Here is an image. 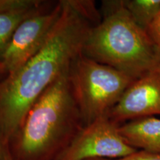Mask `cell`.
<instances>
[{"label":"cell","mask_w":160,"mask_h":160,"mask_svg":"<svg viewBox=\"0 0 160 160\" xmlns=\"http://www.w3.org/2000/svg\"><path fill=\"white\" fill-rule=\"evenodd\" d=\"M160 115V70L156 68L135 79L108 114L119 125Z\"/></svg>","instance_id":"7"},{"label":"cell","mask_w":160,"mask_h":160,"mask_svg":"<svg viewBox=\"0 0 160 160\" xmlns=\"http://www.w3.org/2000/svg\"><path fill=\"white\" fill-rule=\"evenodd\" d=\"M125 141L137 150L160 154V119L145 117L119 125Z\"/></svg>","instance_id":"8"},{"label":"cell","mask_w":160,"mask_h":160,"mask_svg":"<svg viewBox=\"0 0 160 160\" xmlns=\"http://www.w3.org/2000/svg\"><path fill=\"white\" fill-rule=\"evenodd\" d=\"M82 53L134 79L157 68V45L135 22L123 0L102 2L101 21L90 30Z\"/></svg>","instance_id":"3"},{"label":"cell","mask_w":160,"mask_h":160,"mask_svg":"<svg viewBox=\"0 0 160 160\" xmlns=\"http://www.w3.org/2000/svg\"><path fill=\"white\" fill-rule=\"evenodd\" d=\"M157 68L160 70V47L157 46Z\"/></svg>","instance_id":"15"},{"label":"cell","mask_w":160,"mask_h":160,"mask_svg":"<svg viewBox=\"0 0 160 160\" xmlns=\"http://www.w3.org/2000/svg\"><path fill=\"white\" fill-rule=\"evenodd\" d=\"M5 77H6V75L3 73L2 71V70L0 69V82H1L4 79H5Z\"/></svg>","instance_id":"16"},{"label":"cell","mask_w":160,"mask_h":160,"mask_svg":"<svg viewBox=\"0 0 160 160\" xmlns=\"http://www.w3.org/2000/svg\"><path fill=\"white\" fill-rule=\"evenodd\" d=\"M68 77L83 127L108 116L135 80L82 53L72 62Z\"/></svg>","instance_id":"4"},{"label":"cell","mask_w":160,"mask_h":160,"mask_svg":"<svg viewBox=\"0 0 160 160\" xmlns=\"http://www.w3.org/2000/svg\"><path fill=\"white\" fill-rule=\"evenodd\" d=\"M123 3L135 22L145 31L160 13V0H123Z\"/></svg>","instance_id":"10"},{"label":"cell","mask_w":160,"mask_h":160,"mask_svg":"<svg viewBox=\"0 0 160 160\" xmlns=\"http://www.w3.org/2000/svg\"><path fill=\"white\" fill-rule=\"evenodd\" d=\"M69 68L26 113L10 142L14 160H55L83 128Z\"/></svg>","instance_id":"2"},{"label":"cell","mask_w":160,"mask_h":160,"mask_svg":"<svg viewBox=\"0 0 160 160\" xmlns=\"http://www.w3.org/2000/svg\"><path fill=\"white\" fill-rule=\"evenodd\" d=\"M23 0H0V11L15 7L22 2Z\"/></svg>","instance_id":"14"},{"label":"cell","mask_w":160,"mask_h":160,"mask_svg":"<svg viewBox=\"0 0 160 160\" xmlns=\"http://www.w3.org/2000/svg\"><path fill=\"white\" fill-rule=\"evenodd\" d=\"M45 3L40 0H23L19 5L0 11V62L18 26Z\"/></svg>","instance_id":"9"},{"label":"cell","mask_w":160,"mask_h":160,"mask_svg":"<svg viewBox=\"0 0 160 160\" xmlns=\"http://www.w3.org/2000/svg\"><path fill=\"white\" fill-rule=\"evenodd\" d=\"M119 125L108 117H100L84 126L55 160L119 159L137 151L122 137Z\"/></svg>","instance_id":"6"},{"label":"cell","mask_w":160,"mask_h":160,"mask_svg":"<svg viewBox=\"0 0 160 160\" xmlns=\"http://www.w3.org/2000/svg\"><path fill=\"white\" fill-rule=\"evenodd\" d=\"M0 160H14L12 155L9 144H8L0 135Z\"/></svg>","instance_id":"13"},{"label":"cell","mask_w":160,"mask_h":160,"mask_svg":"<svg viewBox=\"0 0 160 160\" xmlns=\"http://www.w3.org/2000/svg\"><path fill=\"white\" fill-rule=\"evenodd\" d=\"M62 11V1L52 7L45 2L39 11L20 23L0 62V69L6 76L17 71L42 48Z\"/></svg>","instance_id":"5"},{"label":"cell","mask_w":160,"mask_h":160,"mask_svg":"<svg viewBox=\"0 0 160 160\" xmlns=\"http://www.w3.org/2000/svg\"><path fill=\"white\" fill-rule=\"evenodd\" d=\"M62 11L41 49L0 82V135L8 144L32 105L82 52L100 16L93 1L62 0Z\"/></svg>","instance_id":"1"},{"label":"cell","mask_w":160,"mask_h":160,"mask_svg":"<svg viewBox=\"0 0 160 160\" xmlns=\"http://www.w3.org/2000/svg\"><path fill=\"white\" fill-rule=\"evenodd\" d=\"M89 160H160V154L138 150L131 154L119 159H93Z\"/></svg>","instance_id":"11"},{"label":"cell","mask_w":160,"mask_h":160,"mask_svg":"<svg viewBox=\"0 0 160 160\" xmlns=\"http://www.w3.org/2000/svg\"><path fill=\"white\" fill-rule=\"evenodd\" d=\"M146 32L153 42L157 46L160 47V13L149 25Z\"/></svg>","instance_id":"12"}]
</instances>
